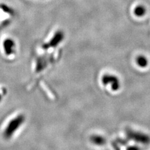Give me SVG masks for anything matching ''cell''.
<instances>
[{
  "instance_id": "3957f363",
  "label": "cell",
  "mask_w": 150,
  "mask_h": 150,
  "mask_svg": "<svg viewBox=\"0 0 150 150\" xmlns=\"http://www.w3.org/2000/svg\"><path fill=\"white\" fill-rule=\"evenodd\" d=\"M148 59L143 56H140L137 58V63L140 67H146L148 65Z\"/></svg>"
},
{
  "instance_id": "5b68a950",
  "label": "cell",
  "mask_w": 150,
  "mask_h": 150,
  "mask_svg": "<svg viewBox=\"0 0 150 150\" xmlns=\"http://www.w3.org/2000/svg\"><path fill=\"white\" fill-rule=\"evenodd\" d=\"M1 95H0V100H1Z\"/></svg>"
},
{
  "instance_id": "7a4b0ae2",
  "label": "cell",
  "mask_w": 150,
  "mask_h": 150,
  "mask_svg": "<svg viewBox=\"0 0 150 150\" xmlns=\"http://www.w3.org/2000/svg\"><path fill=\"white\" fill-rule=\"evenodd\" d=\"M134 13L137 16L142 17L146 13V9L143 6H138L134 8Z\"/></svg>"
},
{
  "instance_id": "277c9868",
  "label": "cell",
  "mask_w": 150,
  "mask_h": 150,
  "mask_svg": "<svg viewBox=\"0 0 150 150\" xmlns=\"http://www.w3.org/2000/svg\"><path fill=\"white\" fill-rule=\"evenodd\" d=\"M1 8L3 9V11H4L6 13L10 14V15H13V14L14 13V11L13 9L10 7H9L7 5H6V4H1Z\"/></svg>"
},
{
  "instance_id": "6da1fadb",
  "label": "cell",
  "mask_w": 150,
  "mask_h": 150,
  "mask_svg": "<svg viewBox=\"0 0 150 150\" xmlns=\"http://www.w3.org/2000/svg\"><path fill=\"white\" fill-rule=\"evenodd\" d=\"M103 83L105 84H107L108 83H111V88L114 91L117 90L120 87V83L118 78L114 76H111V75H105L104 77L103 78Z\"/></svg>"
}]
</instances>
